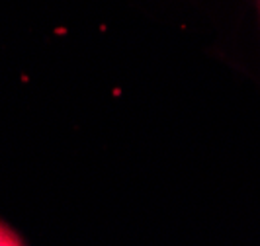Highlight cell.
<instances>
[{
	"label": "cell",
	"mask_w": 260,
	"mask_h": 246,
	"mask_svg": "<svg viewBox=\"0 0 260 246\" xmlns=\"http://www.w3.org/2000/svg\"><path fill=\"white\" fill-rule=\"evenodd\" d=\"M258 4H260V0H258Z\"/></svg>",
	"instance_id": "cell-2"
},
{
	"label": "cell",
	"mask_w": 260,
	"mask_h": 246,
	"mask_svg": "<svg viewBox=\"0 0 260 246\" xmlns=\"http://www.w3.org/2000/svg\"><path fill=\"white\" fill-rule=\"evenodd\" d=\"M0 246H24V242L12 229H8L4 223H0Z\"/></svg>",
	"instance_id": "cell-1"
}]
</instances>
